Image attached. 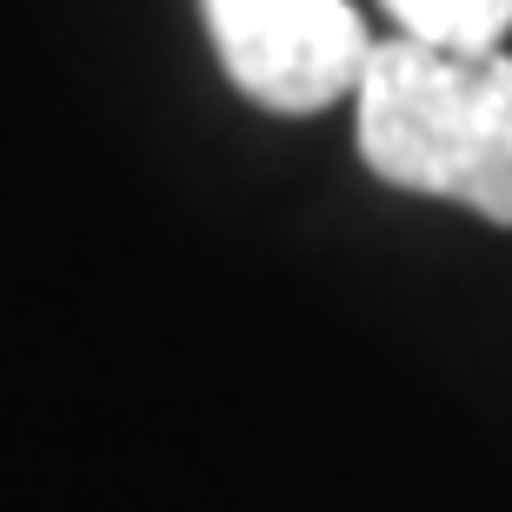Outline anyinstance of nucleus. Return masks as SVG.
Returning <instances> with one entry per match:
<instances>
[{
	"label": "nucleus",
	"mask_w": 512,
	"mask_h": 512,
	"mask_svg": "<svg viewBox=\"0 0 512 512\" xmlns=\"http://www.w3.org/2000/svg\"><path fill=\"white\" fill-rule=\"evenodd\" d=\"M353 140L373 180L512 227V54L373 40L353 87Z\"/></svg>",
	"instance_id": "nucleus-1"
},
{
	"label": "nucleus",
	"mask_w": 512,
	"mask_h": 512,
	"mask_svg": "<svg viewBox=\"0 0 512 512\" xmlns=\"http://www.w3.org/2000/svg\"><path fill=\"white\" fill-rule=\"evenodd\" d=\"M227 80L266 114H326L353 100L373 54L353 0H200Z\"/></svg>",
	"instance_id": "nucleus-2"
},
{
	"label": "nucleus",
	"mask_w": 512,
	"mask_h": 512,
	"mask_svg": "<svg viewBox=\"0 0 512 512\" xmlns=\"http://www.w3.org/2000/svg\"><path fill=\"white\" fill-rule=\"evenodd\" d=\"M393 27L426 47H453V54H493L512 34V0H380Z\"/></svg>",
	"instance_id": "nucleus-3"
}]
</instances>
